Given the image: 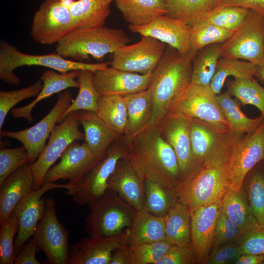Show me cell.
Here are the masks:
<instances>
[{"instance_id":"6da1fadb","label":"cell","mask_w":264,"mask_h":264,"mask_svg":"<svg viewBox=\"0 0 264 264\" xmlns=\"http://www.w3.org/2000/svg\"><path fill=\"white\" fill-rule=\"evenodd\" d=\"M243 133H224L216 147L193 171L178 185V201L190 212L201 206L221 201L229 190L227 182L228 164L231 151Z\"/></svg>"},{"instance_id":"7a4b0ae2","label":"cell","mask_w":264,"mask_h":264,"mask_svg":"<svg viewBox=\"0 0 264 264\" xmlns=\"http://www.w3.org/2000/svg\"><path fill=\"white\" fill-rule=\"evenodd\" d=\"M123 140L129 151L128 160L144 179L156 180L176 191L181 180L178 161L158 125L149 124Z\"/></svg>"},{"instance_id":"3957f363","label":"cell","mask_w":264,"mask_h":264,"mask_svg":"<svg viewBox=\"0 0 264 264\" xmlns=\"http://www.w3.org/2000/svg\"><path fill=\"white\" fill-rule=\"evenodd\" d=\"M198 51L184 54L167 45L165 54L152 73L149 88L154 109L150 125H158L191 85L193 60Z\"/></svg>"},{"instance_id":"277c9868","label":"cell","mask_w":264,"mask_h":264,"mask_svg":"<svg viewBox=\"0 0 264 264\" xmlns=\"http://www.w3.org/2000/svg\"><path fill=\"white\" fill-rule=\"evenodd\" d=\"M131 39L122 29L102 26L75 29L57 44L56 52L64 58L82 62L90 57L100 61L127 44Z\"/></svg>"},{"instance_id":"5b68a950","label":"cell","mask_w":264,"mask_h":264,"mask_svg":"<svg viewBox=\"0 0 264 264\" xmlns=\"http://www.w3.org/2000/svg\"><path fill=\"white\" fill-rule=\"evenodd\" d=\"M109 65L110 62L87 63L75 61L66 59L56 52L45 55L27 54L19 51L6 41H1L0 43V78L11 85L20 84V79L14 70L23 66H41L66 73L74 70L94 72L108 67Z\"/></svg>"},{"instance_id":"8992f818","label":"cell","mask_w":264,"mask_h":264,"mask_svg":"<svg viewBox=\"0 0 264 264\" xmlns=\"http://www.w3.org/2000/svg\"><path fill=\"white\" fill-rule=\"evenodd\" d=\"M85 230L88 237L119 235L129 228L136 210L115 191L108 189L89 205Z\"/></svg>"},{"instance_id":"52a82bcc","label":"cell","mask_w":264,"mask_h":264,"mask_svg":"<svg viewBox=\"0 0 264 264\" xmlns=\"http://www.w3.org/2000/svg\"><path fill=\"white\" fill-rule=\"evenodd\" d=\"M127 146L114 141L107 150L105 156L77 184L66 189L65 194L72 197L80 206L90 205L108 189V180L115 170L118 162L128 158Z\"/></svg>"},{"instance_id":"ba28073f","label":"cell","mask_w":264,"mask_h":264,"mask_svg":"<svg viewBox=\"0 0 264 264\" xmlns=\"http://www.w3.org/2000/svg\"><path fill=\"white\" fill-rule=\"evenodd\" d=\"M221 57L258 64L264 60V15L253 10L221 44Z\"/></svg>"},{"instance_id":"9c48e42d","label":"cell","mask_w":264,"mask_h":264,"mask_svg":"<svg viewBox=\"0 0 264 264\" xmlns=\"http://www.w3.org/2000/svg\"><path fill=\"white\" fill-rule=\"evenodd\" d=\"M69 0H44L33 17L30 35L44 45L58 44L76 29Z\"/></svg>"},{"instance_id":"30bf717a","label":"cell","mask_w":264,"mask_h":264,"mask_svg":"<svg viewBox=\"0 0 264 264\" xmlns=\"http://www.w3.org/2000/svg\"><path fill=\"white\" fill-rule=\"evenodd\" d=\"M78 112L79 111L70 112L54 127L47 144L31 164L33 190L41 187L47 172L68 146L75 141L85 139L84 134L78 128Z\"/></svg>"},{"instance_id":"8fae6325","label":"cell","mask_w":264,"mask_h":264,"mask_svg":"<svg viewBox=\"0 0 264 264\" xmlns=\"http://www.w3.org/2000/svg\"><path fill=\"white\" fill-rule=\"evenodd\" d=\"M264 161V119L254 131L244 134L230 154L227 174L229 190L242 191L248 173Z\"/></svg>"},{"instance_id":"7c38bea8","label":"cell","mask_w":264,"mask_h":264,"mask_svg":"<svg viewBox=\"0 0 264 264\" xmlns=\"http://www.w3.org/2000/svg\"><path fill=\"white\" fill-rule=\"evenodd\" d=\"M50 264H69V233L59 221L53 198L45 200L44 212L32 236Z\"/></svg>"},{"instance_id":"4fadbf2b","label":"cell","mask_w":264,"mask_h":264,"mask_svg":"<svg viewBox=\"0 0 264 264\" xmlns=\"http://www.w3.org/2000/svg\"><path fill=\"white\" fill-rule=\"evenodd\" d=\"M210 86L192 84L170 112L198 119L220 133L229 131L228 123Z\"/></svg>"},{"instance_id":"5bb4252c","label":"cell","mask_w":264,"mask_h":264,"mask_svg":"<svg viewBox=\"0 0 264 264\" xmlns=\"http://www.w3.org/2000/svg\"><path fill=\"white\" fill-rule=\"evenodd\" d=\"M165 44L148 36H141L134 44L125 45L112 54L111 66L117 69L147 74L151 73L163 57Z\"/></svg>"},{"instance_id":"9a60e30c","label":"cell","mask_w":264,"mask_h":264,"mask_svg":"<svg viewBox=\"0 0 264 264\" xmlns=\"http://www.w3.org/2000/svg\"><path fill=\"white\" fill-rule=\"evenodd\" d=\"M72 100V94L70 90L61 92L53 107L39 122L21 131H0V136L20 141L25 148L30 163H33L43 150L52 130Z\"/></svg>"},{"instance_id":"2e32d148","label":"cell","mask_w":264,"mask_h":264,"mask_svg":"<svg viewBox=\"0 0 264 264\" xmlns=\"http://www.w3.org/2000/svg\"><path fill=\"white\" fill-rule=\"evenodd\" d=\"M101 159L93 154L86 142L75 141L62 154L59 163L48 171L44 182L68 180L69 185H76Z\"/></svg>"},{"instance_id":"e0dca14e","label":"cell","mask_w":264,"mask_h":264,"mask_svg":"<svg viewBox=\"0 0 264 264\" xmlns=\"http://www.w3.org/2000/svg\"><path fill=\"white\" fill-rule=\"evenodd\" d=\"M69 184L44 182L41 188L33 190L15 207L12 215L18 220L19 229L14 242V251L17 255L22 245L33 235L38 223L42 219L45 199L42 198L46 192L55 188L66 189Z\"/></svg>"},{"instance_id":"ac0fdd59","label":"cell","mask_w":264,"mask_h":264,"mask_svg":"<svg viewBox=\"0 0 264 264\" xmlns=\"http://www.w3.org/2000/svg\"><path fill=\"white\" fill-rule=\"evenodd\" d=\"M191 121V118L181 113L170 112L158 125L163 137L176 155L180 172V181L188 175L192 165Z\"/></svg>"},{"instance_id":"d6986e66","label":"cell","mask_w":264,"mask_h":264,"mask_svg":"<svg viewBox=\"0 0 264 264\" xmlns=\"http://www.w3.org/2000/svg\"><path fill=\"white\" fill-rule=\"evenodd\" d=\"M220 204L204 205L191 213V248L197 263L205 264L213 249Z\"/></svg>"},{"instance_id":"ffe728a7","label":"cell","mask_w":264,"mask_h":264,"mask_svg":"<svg viewBox=\"0 0 264 264\" xmlns=\"http://www.w3.org/2000/svg\"><path fill=\"white\" fill-rule=\"evenodd\" d=\"M129 30L141 36H148L184 54L191 49V25L186 22L166 15L155 18L143 26L129 24Z\"/></svg>"},{"instance_id":"44dd1931","label":"cell","mask_w":264,"mask_h":264,"mask_svg":"<svg viewBox=\"0 0 264 264\" xmlns=\"http://www.w3.org/2000/svg\"><path fill=\"white\" fill-rule=\"evenodd\" d=\"M128 228L113 236L85 237L69 251V264H110L113 251L126 245Z\"/></svg>"},{"instance_id":"7402d4cb","label":"cell","mask_w":264,"mask_h":264,"mask_svg":"<svg viewBox=\"0 0 264 264\" xmlns=\"http://www.w3.org/2000/svg\"><path fill=\"white\" fill-rule=\"evenodd\" d=\"M152 73L141 74L107 67L93 72V82L100 95L125 96L148 89Z\"/></svg>"},{"instance_id":"603a6c76","label":"cell","mask_w":264,"mask_h":264,"mask_svg":"<svg viewBox=\"0 0 264 264\" xmlns=\"http://www.w3.org/2000/svg\"><path fill=\"white\" fill-rule=\"evenodd\" d=\"M107 186L136 211L143 209L144 179L132 167L128 158H122L118 162L108 180Z\"/></svg>"},{"instance_id":"cb8c5ba5","label":"cell","mask_w":264,"mask_h":264,"mask_svg":"<svg viewBox=\"0 0 264 264\" xmlns=\"http://www.w3.org/2000/svg\"><path fill=\"white\" fill-rule=\"evenodd\" d=\"M31 164L21 167L0 184V224L12 215L16 206L33 190Z\"/></svg>"},{"instance_id":"d4e9b609","label":"cell","mask_w":264,"mask_h":264,"mask_svg":"<svg viewBox=\"0 0 264 264\" xmlns=\"http://www.w3.org/2000/svg\"><path fill=\"white\" fill-rule=\"evenodd\" d=\"M77 118L84 130L85 142L96 157L102 159L110 146L121 134L110 128L95 112L79 110Z\"/></svg>"},{"instance_id":"484cf974","label":"cell","mask_w":264,"mask_h":264,"mask_svg":"<svg viewBox=\"0 0 264 264\" xmlns=\"http://www.w3.org/2000/svg\"><path fill=\"white\" fill-rule=\"evenodd\" d=\"M80 70H71L66 73H58L51 69L45 70L41 76L43 83L42 90L35 99L28 104L11 110L14 118H24L31 122L34 118L31 115L32 110L42 100L51 95L61 92L70 88H79V83L75 79Z\"/></svg>"},{"instance_id":"4316f807","label":"cell","mask_w":264,"mask_h":264,"mask_svg":"<svg viewBox=\"0 0 264 264\" xmlns=\"http://www.w3.org/2000/svg\"><path fill=\"white\" fill-rule=\"evenodd\" d=\"M124 99L127 112L124 139L134 135L150 124L154 109V100L150 88L126 95Z\"/></svg>"},{"instance_id":"83f0119b","label":"cell","mask_w":264,"mask_h":264,"mask_svg":"<svg viewBox=\"0 0 264 264\" xmlns=\"http://www.w3.org/2000/svg\"><path fill=\"white\" fill-rule=\"evenodd\" d=\"M166 239L163 217L156 216L144 209L136 211L128 228L126 245H137Z\"/></svg>"},{"instance_id":"f1b7e54d","label":"cell","mask_w":264,"mask_h":264,"mask_svg":"<svg viewBox=\"0 0 264 264\" xmlns=\"http://www.w3.org/2000/svg\"><path fill=\"white\" fill-rule=\"evenodd\" d=\"M114 0H70L68 6L76 29L104 26L110 14V5Z\"/></svg>"},{"instance_id":"f546056e","label":"cell","mask_w":264,"mask_h":264,"mask_svg":"<svg viewBox=\"0 0 264 264\" xmlns=\"http://www.w3.org/2000/svg\"><path fill=\"white\" fill-rule=\"evenodd\" d=\"M115 6L129 24L143 26L167 11L163 0H114Z\"/></svg>"},{"instance_id":"4dcf8cb0","label":"cell","mask_w":264,"mask_h":264,"mask_svg":"<svg viewBox=\"0 0 264 264\" xmlns=\"http://www.w3.org/2000/svg\"><path fill=\"white\" fill-rule=\"evenodd\" d=\"M190 133L192 162L188 174L201 164L217 145L224 133L219 132L198 119L191 118Z\"/></svg>"},{"instance_id":"1f68e13d","label":"cell","mask_w":264,"mask_h":264,"mask_svg":"<svg viewBox=\"0 0 264 264\" xmlns=\"http://www.w3.org/2000/svg\"><path fill=\"white\" fill-rule=\"evenodd\" d=\"M163 219L166 239L174 245L191 247V214L188 207L177 201Z\"/></svg>"},{"instance_id":"d6a6232c","label":"cell","mask_w":264,"mask_h":264,"mask_svg":"<svg viewBox=\"0 0 264 264\" xmlns=\"http://www.w3.org/2000/svg\"><path fill=\"white\" fill-rule=\"evenodd\" d=\"M226 91L217 95V99L229 127V131L245 134L255 130L264 119L261 115L257 118L246 116L240 108L241 104L237 99H233Z\"/></svg>"},{"instance_id":"836d02e7","label":"cell","mask_w":264,"mask_h":264,"mask_svg":"<svg viewBox=\"0 0 264 264\" xmlns=\"http://www.w3.org/2000/svg\"><path fill=\"white\" fill-rule=\"evenodd\" d=\"M143 209L156 216L163 217L178 201L176 191L156 180L144 179Z\"/></svg>"},{"instance_id":"e575fe53","label":"cell","mask_w":264,"mask_h":264,"mask_svg":"<svg viewBox=\"0 0 264 264\" xmlns=\"http://www.w3.org/2000/svg\"><path fill=\"white\" fill-rule=\"evenodd\" d=\"M220 210L243 232L258 223L242 191L228 190L221 201Z\"/></svg>"},{"instance_id":"d590c367","label":"cell","mask_w":264,"mask_h":264,"mask_svg":"<svg viewBox=\"0 0 264 264\" xmlns=\"http://www.w3.org/2000/svg\"><path fill=\"white\" fill-rule=\"evenodd\" d=\"M166 16L191 25L219 6L220 0H163Z\"/></svg>"},{"instance_id":"8d00e7d4","label":"cell","mask_w":264,"mask_h":264,"mask_svg":"<svg viewBox=\"0 0 264 264\" xmlns=\"http://www.w3.org/2000/svg\"><path fill=\"white\" fill-rule=\"evenodd\" d=\"M222 44H209L198 51L192 62L191 84L199 86L210 85L221 56Z\"/></svg>"},{"instance_id":"74e56055","label":"cell","mask_w":264,"mask_h":264,"mask_svg":"<svg viewBox=\"0 0 264 264\" xmlns=\"http://www.w3.org/2000/svg\"><path fill=\"white\" fill-rule=\"evenodd\" d=\"M256 69V64L251 62L235 58H220L210 86L218 95L228 77L233 76L235 79L254 78Z\"/></svg>"},{"instance_id":"f35d334b","label":"cell","mask_w":264,"mask_h":264,"mask_svg":"<svg viewBox=\"0 0 264 264\" xmlns=\"http://www.w3.org/2000/svg\"><path fill=\"white\" fill-rule=\"evenodd\" d=\"M96 113L110 128L121 134H123L127 121L124 96L115 94L100 95Z\"/></svg>"},{"instance_id":"ab89813d","label":"cell","mask_w":264,"mask_h":264,"mask_svg":"<svg viewBox=\"0 0 264 264\" xmlns=\"http://www.w3.org/2000/svg\"><path fill=\"white\" fill-rule=\"evenodd\" d=\"M93 72L88 70H80L77 77L79 83L78 95L62 114L58 121L59 123L73 111L87 110L96 112L98 100L100 94L94 87Z\"/></svg>"},{"instance_id":"60d3db41","label":"cell","mask_w":264,"mask_h":264,"mask_svg":"<svg viewBox=\"0 0 264 264\" xmlns=\"http://www.w3.org/2000/svg\"><path fill=\"white\" fill-rule=\"evenodd\" d=\"M227 91L242 105H251L257 107L264 117V88L254 78H234L229 83Z\"/></svg>"},{"instance_id":"b9f144b4","label":"cell","mask_w":264,"mask_h":264,"mask_svg":"<svg viewBox=\"0 0 264 264\" xmlns=\"http://www.w3.org/2000/svg\"><path fill=\"white\" fill-rule=\"evenodd\" d=\"M258 164L246 176L245 186L251 212L258 223L264 224V168Z\"/></svg>"},{"instance_id":"7bdbcfd3","label":"cell","mask_w":264,"mask_h":264,"mask_svg":"<svg viewBox=\"0 0 264 264\" xmlns=\"http://www.w3.org/2000/svg\"><path fill=\"white\" fill-rule=\"evenodd\" d=\"M191 26L190 47L197 51L209 44L223 43L232 32L202 19L194 22Z\"/></svg>"},{"instance_id":"ee69618b","label":"cell","mask_w":264,"mask_h":264,"mask_svg":"<svg viewBox=\"0 0 264 264\" xmlns=\"http://www.w3.org/2000/svg\"><path fill=\"white\" fill-rule=\"evenodd\" d=\"M250 10L237 6H219L202 19L220 28L233 31L242 24Z\"/></svg>"},{"instance_id":"f6af8a7d","label":"cell","mask_w":264,"mask_h":264,"mask_svg":"<svg viewBox=\"0 0 264 264\" xmlns=\"http://www.w3.org/2000/svg\"><path fill=\"white\" fill-rule=\"evenodd\" d=\"M174 245L165 239L129 247L130 264H156Z\"/></svg>"},{"instance_id":"bcb514c9","label":"cell","mask_w":264,"mask_h":264,"mask_svg":"<svg viewBox=\"0 0 264 264\" xmlns=\"http://www.w3.org/2000/svg\"><path fill=\"white\" fill-rule=\"evenodd\" d=\"M43 83L38 81L22 89L0 91V130L7 114L19 102L37 97L42 89Z\"/></svg>"},{"instance_id":"7dc6e473","label":"cell","mask_w":264,"mask_h":264,"mask_svg":"<svg viewBox=\"0 0 264 264\" xmlns=\"http://www.w3.org/2000/svg\"><path fill=\"white\" fill-rule=\"evenodd\" d=\"M0 224V264H13L16 258L14 237L19 229L18 220L11 215Z\"/></svg>"},{"instance_id":"c3c4849f","label":"cell","mask_w":264,"mask_h":264,"mask_svg":"<svg viewBox=\"0 0 264 264\" xmlns=\"http://www.w3.org/2000/svg\"><path fill=\"white\" fill-rule=\"evenodd\" d=\"M29 163L30 162L28 154L23 145L15 148L1 149L0 184L13 172Z\"/></svg>"},{"instance_id":"681fc988","label":"cell","mask_w":264,"mask_h":264,"mask_svg":"<svg viewBox=\"0 0 264 264\" xmlns=\"http://www.w3.org/2000/svg\"><path fill=\"white\" fill-rule=\"evenodd\" d=\"M236 242L242 254L264 255V224L258 223L243 232Z\"/></svg>"},{"instance_id":"f907efd6","label":"cell","mask_w":264,"mask_h":264,"mask_svg":"<svg viewBox=\"0 0 264 264\" xmlns=\"http://www.w3.org/2000/svg\"><path fill=\"white\" fill-rule=\"evenodd\" d=\"M242 233L243 231L220 210L216 223L213 248L236 242Z\"/></svg>"},{"instance_id":"816d5d0a","label":"cell","mask_w":264,"mask_h":264,"mask_svg":"<svg viewBox=\"0 0 264 264\" xmlns=\"http://www.w3.org/2000/svg\"><path fill=\"white\" fill-rule=\"evenodd\" d=\"M242 254L236 242L212 249L205 262L206 264H234Z\"/></svg>"},{"instance_id":"f5cc1de1","label":"cell","mask_w":264,"mask_h":264,"mask_svg":"<svg viewBox=\"0 0 264 264\" xmlns=\"http://www.w3.org/2000/svg\"><path fill=\"white\" fill-rule=\"evenodd\" d=\"M196 263L191 247L173 245L156 264H193Z\"/></svg>"},{"instance_id":"db71d44e","label":"cell","mask_w":264,"mask_h":264,"mask_svg":"<svg viewBox=\"0 0 264 264\" xmlns=\"http://www.w3.org/2000/svg\"><path fill=\"white\" fill-rule=\"evenodd\" d=\"M38 250L39 248L32 236L22 245L16 256L14 264H41L36 257Z\"/></svg>"},{"instance_id":"11a10c76","label":"cell","mask_w":264,"mask_h":264,"mask_svg":"<svg viewBox=\"0 0 264 264\" xmlns=\"http://www.w3.org/2000/svg\"><path fill=\"white\" fill-rule=\"evenodd\" d=\"M225 6L243 7L264 15V0H220L219 6Z\"/></svg>"},{"instance_id":"9f6ffc18","label":"cell","mask_w":264,"mask_h":264,"mask_svg":"<svg viewBox=\"0 0 264 264\" xmlns=\"http://www.w3.org/2000/svg\"><path fill=\"white\" fill-rule=\"evenodd\" d=\"M110 264H130L129 247L124 245L112 252Z\"/></svg>"},{"instance_id":"6f0895ef","label":"cell","mask_w":264,"mask_h":264,"mask_svg":"<svg viewBox=\"0 0 264 264\" xmlns=\"http://www.w3.org/2000/svg\"><path fill=\"white\" fill-rule=\"evenodd\" d=\"M264 255L251 254H242L234 264H263Z\"/></svg>"},{"instance_id":"680465c9","label":"cell","mask_w":264,"mask_h":264,"mask_svg":"<svg viewBox=\"0 0 264 264\" xmlns=\"http://www.w3.org/2000/svg\"><path fill=\"white\" fill-rule=\"evenodd\" d=\"M257 69L255 76L261 81L264 83V60L256 64Z\"/></svg>"},{"instance_id":"91938a15","label":"cell","mask_w":264,"mask_h":264,"mask_svg":"<svg viewBox=\"0 0 264 264\" xmlns=\"http://www.w3.org/2000/svg\"><path fill=\"white\" fill-rule=\"evenodd\" d=\"M263 264H264V262L263 263Z\"/></svg>"}]
</instances>
